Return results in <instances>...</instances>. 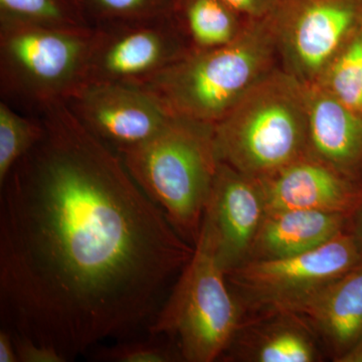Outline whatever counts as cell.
I'll list each match as a JSON object with an SVG mask.
<instances>
[{
  "label": "cell",
  "instance_id": "obj_23",
  "mask_svg": "<svg viewBox=\"0 0 362 362\" xmlns=\"http://www.w3.org/2000/svg\"><path fill=\"white\" fill-rule=\"evenodd\" d=\"M228 6L250 21H261L269 18L276 0H225Z\"/></svg>",
  "mask_w": 362,
  "mask_h": 362
},
{
  "label": "cell",
  "instance_id": "obj_22",
  "mask_svg": "<svg viewBox=\"0 0 362 362\" xmlns=\"http://www.w3.org/2000/svg\"><path fill=\"white\" fill-rule=\"evenodd\" d=\"M13 334L16 356L20 362H65L68 361L59 350L35 342L30 338Z\"/></svg>",
  "mask_w": 362,
  "mask_h": 362
},
{
  "label": "cell",
  "instance_id": "obj_5",
  "mask_svg": "<svg viewBox=\"0 0 362 362\" xmlns=\"http://www.w3.org/2000/svg\"><path fill=\"white\" fill-rule=\"evenodd\" d=\"M244 317L226 272L199 235L194 254L148 331L175 342L183 361L211 362L223 356Z\"/></svg>",
  "mask_w": 362,
  "mask_h": 362
},
{
  "label": "cell",
  "instance_id": "obj_16",
  "mask_svg": "<svg viewBox=\"0 0 362 362\" xmlns=\"http://www.w3.org/2000/svg\"><path fill=\"white\" fill-rule=\"evenodd\" d=\"M345 226L346 214L304 209L268 211L247 262L283 259L311 251L341 235Z\"/></svg>",
  "mask_w": 362,
  "mask_h": 362
},
{
  "label": "cell",
  "instance_id": "obj_8",
  "mask_svg": "<svg viewBox=\"0 0 362 362\" xmlns=\"http://www.w3.org/2000/svg\"><path fill=\"white\" fill-rule=\"evenodd\" d=\"M283 70L305 86L362 30V0H276L269 16Z\"/></svg>",
  "mask_w": 362,
  "mask_h": 362
},
{
  "label": "cell",
  "instance_id": "obj_9",
  "mask_svg": "<svg viewBox=\"0 0 362 362\" xmlns=\"http://www.w3.org/2000/svg\"><path fill=\"white\" fill-rule=\"evenodd\" d=\"M171 13L94 25L85 82L143 87L189 52Z\"/></svg>",
  "mask_w": 362,
  "mask_h": 362
},
{
  "label": "cell",
  "instance_id": "obj_21",
  "mask_svg": "<svg viewBox=\"0 0 362 362\" xmlns=\"http://www.w3.org/2000/svg\"><path fill=\"white\" fill-rule=\"evenodd\" d=\"M93 357L96 361L109 362L183 361L175 342L160 335H150L147 339L102 347Z\"/></svg>",
  "mask_w": 362,
  "mask_h": 362
},
{
  "label": "cell",
  "instance_id": "obj_12",
  "mask_svg": "<svg viewBox=\"0 0 362 362\" xmlns=\"http://www.w3.org/2000/svg\"><path fill=\"white\" fill-rule=\"evenodd\" d=\"M321 343L303 317L292 311L266 310L245 315L221 358L245 362L322 361Z\"/></svg>",
  "mask_w": 362,
  "mask_h": 362
},
{
  "label": "cell",
  "instance_id": "obj_2",
  "mask_svg": "<svg viewBox=\"0 0 362 362\" xmlns=\"http://www.w3.org/2000/svg\"><path fill=\"white\" fill-rule=\"evenodd\" d=\"M278 66L277 44L267 18L252 21L230 44L188 52L141 88L171 115L214 125Z\"/></svg>",
  "mask_w": 362,
  "mask_h": 362
},
{
  "label": "cell",
  "instance_id": "obj_7",
  "mask_svg": "<svg viewBox=\"0 0 362 362\" xmlns=\"http://www.w3.org/2000/svg\"><path fill=\"white\" fill-rule=\"evenodd\" d=\"M361 262V250L344 232L303 254L247 262L226 274V279L245 315L266 310L294 311Z\"/></svg>",
  "mask_w": 362,
  "mask_h": 362
},
{
  "label": "cell",
  "instance_id": "obj_13",
  "mask_svg": "<svg viewBox=\"0 0 362 362\" xmlns=\"http://www.w3.org/2000/svg\"><path fill=\"white\" fill-rule=\"evenodd\" d=\"M259 180L268 211L304 209L347 214L362 187L309 154Z\"/></svg>",
  "mask_w": 362,
  "mask_h": 362
},
{
  "label": "cell",
  "instance_id": "obj_1",
  "mask_svg": "<svg viewBox=\"0 0 362 362\" xmlns=\"http://www.w3.org/2000/svg\"><path fill=\"white\" fill-rule=\"evenodd\" d=\"M33 114L44 135L0 185V306L70 361L152 320L194 246L65 102Z\"/></svg>",
  "mask_w": 362,
  "mask_h": 362
},
{
  "label": "cell",
  "instance_id": "obj_10",
  "mask_svg": "<svg viewBox=\"0 0 362 362\" xmlns=\"http://www.w3.org/2000/svg\"><path fill=\"white\" fill-rule=\"evenodd\" d=\"M64 102L92 134L119 154L153 137L173 117L153 94L135 86L85 82Z\"/></svg>",
  "mask_w": 362,
  "mask_h": 362
},
{
  "label": "cell",
  "instance_id": "obj_25",
  "mask_svg": "<svg viewBox=\"0 0 362 362\" xmlns=\"http://www.w3.org/2000/svg\"><path fill=\"white\" fill-rule=\"evenodd\" d=\"M18 361L13 332L6 327L0 331V362Z\"/></svg>",
  "mask_w": 362,
  "mask_h": 362
},
{
  "label": "cell",
  "instance_id": "obj_26",
  "mask_svg": "<svg viewBox=\"0 0 362 362\" xmlns=\"http://www.w3.org/2000/svg\"><path fill=\"white\" fill-rule=\"evenodd\" d=\"M337 362H362V339Z\"/></svg>",
  "mask_w": 362,
  "mask_h": 362
},
{
  "label": "cell",
  "instance_id": "obj_15",
  "mask_svg": "<svg viewBox=\"0 0 362 362\" xmlns=\"http://www.w3.org/2000/svg\"><path fill=\"white\" fill-rule=\"evenodd\" d=\"M338 361L362 339V262L295 309Z\"/></svg>",
  "mask_w": 362,
  "mask_h": 362
},
{
  "label": "cell",
  "instance_id": "obj_4",
  "mask_svg": "<svg viewBox=\"0 0 362 362\" xmlns=\"http://www.w3.org/2000/svg\"><path fill=\"white\" fill-rule=\"evenodd\" d=\"M120 156L144 194L194 246L221 162L214 125L173 116L156 135Z\"/></svg>",
  "mask_w": 362,
  "mask_h": 362
},
{
  "label": "cell",
  "instance_id": "obj_11",
  "mask_svg": "<svg viewBox=\"0 0 362 362\" xmlns=\"http://www.w3.org/2000/svg\"><path fill=\"white\" fill-rule=\"evenodd\" d=\"M267 213L259 180L220 162L199 235L226 274L246 263Z\"/></svg>",
  "mask_w": 362,
  "mask_h": 362
},
{
  "label": "cell",
  "instance_id": "obj_6",
  "mask_svg": "<svg viewBox=\"0 0 362 362\" xmlns=\"http://www.w3.org/2000/svg\"><path fill=\"white\" fill-rule=\"evenodd\" d=\"M93 33L0 21L2 100L30 114L64 101L84 83Z\"/></svg>",
  "mask_w": 362,
  "mask_h": 362
},
{
  "label": "cell",
  "instance_id": "obj_20",
  "mask_svg": "<svg viewBox=\"0 0 362 362\" xmlns=\"http://www.w3.org/2000/svg\"><path fill=\"white\" fill-rule=\"evenodd\" d=\"M93 25L148 20L171 13L175 0H84Z\"/></svg>",
  "mask_w": 362,
  "mask_h": 362
},
{
  "label": "cell",
  "instance_id": "obj_17",
  "mask_svg": "<svg viewBox=\"0 0 362 362\" xmlns=\"http://www.w3.org/2000/svg\"><path fill=\"white\" fill-rule=\"evenodd\" d=\"M171 16L190 52L230 44L255 21L238 13L225 0H175Z\"/></svg>",
  "mask_w": 362,
  "mask_h": 362
},
{
  "label": "cell",
  "instance_id": "obj_14",
  "mask_svg": "<svg viewBox=\"0 0 362 362\" xmlns=\"http://www.w3.org/2000/svg\"><path fill=\"white\" fill-rule=\"evenodd\" d=\"M305 88L308 106L307 154L362 185V114L320 86Z\"/></svg>",
  "mask_w": 362,
  "mask_h": 362
},
{
  "label": "cell",
  "instance_id": "obj_24",
  "mask_svg": "<svg viewBox=\"0 0 362 362\" xmlns=\"http://www.w3.org/2000/svg\"><path fill=\"white\" fill-rule=\"evenodd\" d=\"M345 233L351 235L362 254V187L354 206L346 214Z\"/></svg>",
  "mask_w": 362,
  "mask_h": 362
},
{
  "label": "cell",
  "instance_id": "obj_19",
  "mask_svg": "<svg viewBox=\"0 0 362 362\" xmlns=\"http://www.w3.org/2000/svg\"><path fill=\"white\" fill-rule=\"evenodd\" d=\"M44 126L35 114H21L13 105L0 102V185L18 161L39 143Z\"/></svg>",
  "mask_w": 362,
  "mask_h": 362
},
{
  "label": "cell",
  "instance_id": "obj_18",
  "mask_svg": "<svg viewBox=\"0 0 362 362\" xmlns=\"http://www.w3.org/2000/svg\"><path fill=\"white\" fill-rule=\"evenodd\" d=\"M0 21L65 30L93 28L84 0H0Z\"/></svg>",
  "mask_w": 362,
  "mask_h": 362
},
{
  "label": "cell",
  "instance_id": "obj_3",
  "mask_svg": "<svg viewBox=\"0 0 362 362\" xmlns=\"http://www.w3.org/2000/svg\"><path fill=\"white\" fill-rule=\"evenodd\" d=\"M221 162L262 180L308 152L306 88L278 66L214 125Z\"/></svg>",
  "mask_w": 362,
  "mask_h": 362
}]
</instances>
